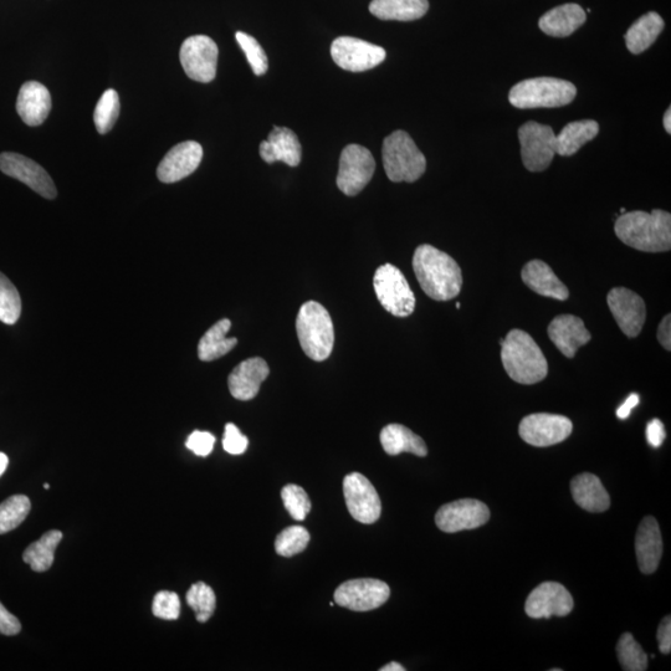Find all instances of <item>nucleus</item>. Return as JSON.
<instances>
[{
	"label": "nucleus",
	"instance_id": "nucleus-54",
	"mask_svg": "<svg viewBox=\"0 0 671 671\" xmlns=\"http://www.w3.org/2000/svg\"><path fill=\"white\" fill-rule=\"evenodd\" d=\"M621 213H622V214H623V213H626V209L622 208V209H621Z\"/></svg>",
	"mask_w": 671,
	"mask_h": 671
},
{
	"label": "nucleus",
	"instance_id": "nucleus-41",
	"mask_svg": "<svg viewBox=\"0 0 671 671\" xmlns=\"http://www.w3.org/2000/svg\"><path fill=\"white\" fill-rule=\"evenodd\" d=\"M235 39H237L240 48L243 49L245 56H247L254 74L256 76L266 74V71L269 69L268 56H266L265 51L261 48L258 40L243 32L235 34Z\"/></svg>",
	"mask_w": 671,
	"mask_h": 671
},
{
	"label": "nucleus",
	"instance_id": "nucleus-18",
	"mask_svg": "<svg viewBox=\"0 0 671 671\" xmlns=\"http://www.w3.org/2000/svg\"><path fill=\"white\" fill-rule=\"evenodd\" d=\"M573 598L565 587L557 582H545L536 587L527 597L525 612L534 619L566 617L572 612Z\"/></svg>",
	"mask_w": 671,
	"mask_h": 671
},
{
	"label": "nucleus",
	"instance_id": "nucleus-11",
	"mask_svg": "<svg viewBox=\"0 0 671 671\" xmlns=\"http://www.w3.org/2000/svg\"><path fill=\"white\" fill-rule=\"evenodd\" d=\"M573 424L558 414L536 413L521 420L519 433L532 447L546 448L560 444L570 437Z\"/></svg>",
	"mask_w": 671,
	"mask_h": 671
},
{
	"label": "nucleus",
	"instance_id": "nucleus-2",
	"mask_svg": "<svg viewBox=\"0 0 671 671\" xmlns=\"http://www.w3.org/2000/svg\"><path fill=\"white\" fill-rule=\"evenodd\" d=\"M614 232L627 247L639 252L664 253L671 249V215L662 209L623 213Z\"/></svg>",
	"mask_w": 671,
	"mask_h": 671
},
{
	"label": "nucleus",
	"instance_id": "nucleus-10",
	"mask_svg": "<svg viewBox=\"0 0 671 671\" xmlns=\"http://www.w3.org/2000/svg\"><path fill=\"white\" fill-rule=\"evenodd\" d=\"M522 162L530 172H542L550 167L556 155V135L552 127L526 122L519 128Z\"/></svg>",
	"mask_w": 671,
	"mask_h": 671
},
{
	"label": "nucleus",
	"instance_id": "nucleus-31",
	"mask_svg": "<svg viewBox=\"0 0 671 671\" xmlns=\"http://www.w3.org/2000/svg\"><path fill=\"white\" fill-rule=\"evenodd\" d=\"M663 29L664 20L658 13L644 14L629 28L626 34L628 50L634 55L644 53L658 39Z\"/></svg>",
	"mask_w": 671,
	"mask_h": 671
},
{
	"label": "nucleus",
	"instance_id": "nucleus-24",
	"mask_svg": "<svg viewBox=\"0 0 671 671\" xmlns=\"http://www.w3.org/2000/svg\"><path fill=\"white\" fill-rule=\"evenodd\" d=\"M53 107L48 89L38 81H28L20 87L17 111L25 125H43Z\"/></svg>",
	"mask_w": 671,
	"mask_h": 671
},
{
	"label": "nucleus",
	"instance_id": "nucleus-39",
	"mask_svg": "<svg viewBox=\"0 0 671 671\" xmlns=\"http://www.w3.org/2000/svg\"><path fill=\"white\" fill-rule=\"evenodd\" d=\"M310 542L309 531L302 526H290L281 531L275 540V551L283 557H293L306 550Z\"/></svg>",
	"mask_w": 671,
	"mask_h": 671
},
{
	"label": "nucleus",
	"instance_id": "nucleus-20",
	"mask_svg": "<svg viewBox=\"0 0 671 671\" xmlns=\"http://www.w3.org/2000/svg\"><path fill=\"white\" fill-rule=\"evenodd\" d=\"M270 375L268 363L263 358L253 357L239 363L230 373V394L238 401H250L258 396L261 383Z\"/></svg>",
	"mask_w": 671,
	"mask_h": 671
},
{
	"label": "nucleus",
	"instance_id": "nucleus-14",
	"mask_svg": "<svg viewBox=\"0 0 671 671\" xmlns=\"http://www.w3.org/2000/svg\"><path fill=\"white\" fill-rule=\"evenodd\" d=\"M331 56L336 65L351 73L376 68L386 59V50L365 40L341 37L331 45Z\"/></svg>",
	"mask_w": 671,
	"mask_h": 671
},
{
	"label": "nucleus",
	"instance_id": "nucleus-40",
	"mask_svg": "<svg viewBox=\"0 0 671 671\" xmlns=\"http://www.w3.org/2000/svg\"><path fill=\"white\" fill-rule=\"evenodd\" d=\"M281 499L284 501L286 510L296 521H304L311 511V501L306 491L294 484L286 485L281 490Z\"/></svg>",
	"mask_w": 671,
	"mask_h": 671
},
{
	"label": "nucleus",
	"instance_id": "nucleus-50",
	"mask_svg": "<svg viewBox=\"0 0 671 671\" xmlns=\"http://www.w3.org/2000/svg\"><path fill=\"white\" fill-rule=\"evenodd\" d=\"M9 464V459L7 455L4 453H0V476H2L5 473V470H7Z\"/></svg>",
	"mask_w": 671,
	"mask_h": 671
},
{
	"label": "nucleus",
	"instance_id": "nucleus-8",
	"mask_svg": "<svg viewBox=\"0 0 671 671\" xmlns=\"http://www.w3.org/2000/svg\"><path fill=\"white\" fill-rule=\"evenodd\" d=\"M376 162L370 150L360 145L343 148L338 168L337 187L348 197H355L371 182Z\"/></svg>",
	"mask_w": 671,
	"mask_h": 671
},
{
	"label": "nucleus",
	"instance_id": "nucleus-4",
	"mask_svg": "<svg viewBox=\"0 0 671 671\" xmlns=\"http://www.w3.org/2000/svg\"><path fill=\"white\" fill-rule=\"evenodd\" d=\"M296 332L302 351L311 360L322 362L331 356L335 345L334 322L319 302L307 301L301 306Z\"/></svg>",
	"mask_w": 671,
	"mask_h": 671
},
{
	"label": "nucleus",
	"instance_id": "nucleus-51",
	"mask_svg": "<svg viewBox=\"0 0 671 671\" xmlns=\"http://www.w3.org/2000/svg\"><path fill=\"white\" fill-rule=\"evenodd\" d=\"M381 671H404L406 668H403L401 664L398 663H389L386 667L379 669Z\"/></svg>",
	"mask_w": 671,
	"mask_h": 671
},
{
	"label": "nucleus",
	"instance_id": "nucleus-55",
	"mask_svg": "<svg viewBox=\"0 0 671 671\" xmlns=\"http://www.w3.org/2000/svg\"><path fill=\"white\" fill-rule=\"evenodd\" d=\"M460 306H462V305H460L459 302H458V304H457V309L458 310L460 309Z\"/></svg>",
	"mask_w": 671,
	"mask_h": 671
},
{
	"label": "nucleus",
	"instance_id": "nucleus-48",
	"mask_svg": "<svg viewBox=\"0 0 671 671\" xmlns=\"http://www.w3.org/2000/svg\"><path fill=\"white\" fill-rule=\"evenodd\" d=\"M658 341L665 350H671V315L668 314L664 317L662 322H660L658 329Z\"/></svg>",
	"mask_w": 671,
	"mask_h": 671
},
{
	"label": "nucleus",
	"instance_id": "nucleus-34",
	"mask_svg": "<svg viewBox=\"0 0 671 671\" xmlns=\"http://www.w3.org/2000/svg\"><path fill=\"white\" fill-rule=\"evenodd\" d=\"M30 509H32V504L24 495L10 496L0 504V535L17 529L27 519Z\"/></svg>",
	"mask_w": 671,
	"mask_h": 671
},
{
	"label": "nucleus",
	"instance_id": "nucleus-21",
	"mask_svg": "<svg viewBox=\"0 0 671 671\" xmlns=\"http://www.w3.org/2000/svg\"><path fill=\"white\" fill-rule=\"evenodd\" d=\"M548 337L555 343L563 356L573 358L582 346L591 341V334L585 322L573 315H560L551 321L547 329Z\"/></svg>",
	"mask_w": 671,
	"mask_h": 671
},
{
	"label": "nucleus",
	"instance_id": "nucleus-1",
	"mask_svg": "<svg viewBox=\"0 0 671 671\" xmlns=\"http://www.w3.org/2000/svg\"><path fill=\"white\" fill-rule=\"evenodd\" d=\"M413 270L420 288L430 299L449 301L462 291V269L452 256L429 244L420 245L413 256Z\"/></svg>",
	"mask_w": 671,
	"mask_h": 671
},
{
	"label": "nucleus",
	"instance_id": "nucleus-22",
	"mask_svg": "<svg viewBox=\"0 0 671 671\" xmlns=\"http://www.w3.org/2000/svg\"><path fill=\"white\" fill-rule=\"evenodd\" d=\"M635 553L640 571L652 575L658 570L663 556L662 532L653 516L644 517L635 536Z\"/></svg>",
	"mask_w": 671,
	"mask_h": 671
},
{
	"label": "nucleus",
	"instance_id": "nucleus-29",
	"mask_svg": "<svg viewBox=\"0 0 671 671\" xmlns=\"http://www.w3.org/2000/svg\"><path fill=\"white\" fill-rule=\"evenodd\" d=\"M428 9V0H372L370 4V12L376 18L398 22L420 19Z\"/></svg>",
	"mask_w": 671,
	"mask_h": 671
},
{
	"label": "nucleus",
	"instance_id": "nucleus-6",
	"mask_svg": "<svg viewBox=\"0 0 671 671\" xmlns=\"http://www.w3.org/2000/svg\"><path fill=\"white\" fill-rule=\"evenodd\" d=\"M576 95V86L570 81L536 78L521 81L512 87L509 101L517 109H553L571 104Z\"/></svg>",
	"mask_w": 671,
	"mask_h": 671
},
{
	"label": "nucleus",
	"instance_id": "nucleus-25",
	"mask_svg": "<svg viewBox=\"0 0 671 671\" xmlns=\"http://www.w3.org/2000/svg\"><path fill=\"white\" fill-rule=\"evenodd\" d=\"M521 276L527 288L536 294L560 301H566L570 297L567 286L544 261H530L522 269Z\"/></svg>",
	"mask_w": 671,
	"mask_h": 671
},
{
	"label": "nucleus",
	"instance_id": "nucleus-46",
	"mask_svg": "<svg viewBox=\"0 0 671 671\" xmlns=\"http://www.w3.org/2000/svg\"><path fill=\"white\" fill-rule=\"evenodd\" d=\"M647 440L653 448H659L660 445L664 443L665 438H667V433H665V428L662 420L657 418L650 420L647 425Z\"/></svg>",
	"mask_w": 671,
	"mask_h": 671
},
{
	"label": "nucleus",
	"instance_id": "nucleus-7",
	"mask_svg": "<svg viewBox=\"0 0 671 671\" xmlns=\"http://www.w3.org/2000/svg\"><path fill=\"white\" fill-rule=\"evenodd\" d=\"M377 299L383 309L396 317L411 316L416 310V295L406 276L392 264L379 266L373 278Z\"/></svg>",
	"mask_w": 671,
	"mask_h": 671
},
{
	"label": "nucleus",
	"instance_id": "nucleus-12",
	"mask_svg": "<svg viewBox=\"0 0 671 671\" xmlns=\"http://www.w3.org/2000/svg\"><path fill=\"white\" fill-rule=\"evenodd\" d=\"M391 596L386 582L375 578H361L342 583L335 592L338 606L355 612H368L382 607Z\"/></svg>",
	"mask_w": 671,
	"mask_h": 671
},
{
	"label": "nucleus",
	"instance_id": "nucleus-13",
	"mask_svg": "<svg viewBox=\"0 0 671 671\" xmlns=\"http://www.w3.org/2000/svg\"><path fill=\"white\" fill-rule=\"evenodd\" d=\"M343 494L351 516L361 524L372 525L381 517L382 504L375 486L360 473L347 475Z\"/></svg>",
	"mask_w": 671,
	"mask_h": 671
},
{
	"label": "nucleus",
	"instance_id": "nucleus-52",
	"mask_svg": "<svg viewBox=\"0 0 671 671\" xmlns=\"http://www.w3.org/2000/svg\"><path fill=\"white\" fill-rule=\"evenodd\" d=\"M664 128L667 130L668 133H671V111L670 107L667 112H665L664 115Z\"/></svg>",
	"mask_w": 671,
	"mask_h": 671
},
{
	"label": "nucleus",
	"instance_id": "nucleus-35",
	"mask_svg": "<svg viewBox=\"0 0 671 671\" xmlns=\"http://www.w3.org/2000/svg\"><path fill=\"white\" fill-rule=\"evenodd\" d=\"M120 109L119 94L114 89L106 90L97 102L94 112L96 130L100 135H105L112 130L117 119H119Z\"/></svg>",
	"mask_w": 671,
	"mask_h": 671
},
{
	"label": "nucleus",
	"instance_id": "nucleus-42",
	"mask_svg": "<svg viewBox=\"0 0 671 671\" xmlns=\"http://www.w3.org/2000/svg\"><path fill=\"white\" fill-rule=\"evenodd\" d=\"M152 612L157 618L176 621L181 614V601H179L178 594L169 591L158 592L153 599Z\"/></svg>",
	"mask_w": 671,
	"mask_h": 671
},
{
	"label": "nucleus",
	"instance_id": "nucleus-9",
	"mask_svg": "<svg viewBox=\"0 0 671 671\" xmlns=\"http://www.w3.org/2000/svg\"><path fill=\"white\" fill-rule=\"evenodd\" d=\"M218 55V46L212 38L193 35L184 40L179 59L189 79L208 84L217 75Z\"/></svg>",
	"mask_w": 671,
	"mask_h": 671
},
{
	"label": "nucleus",
	"instance_id": "nucleus-45",
	"mask_svg": "<svg viewBox=\"0 0 671 671\" xmlns=\"http://www.w3.org/2000/svg\"><path fill=\"white\" fill-rule=\"evenodd\" d=\"M22 630V624L18 618L7 611V608L0 603V634L15 635Z\"/></svg>",
	"mask_w": 671,
	"mask_h": 671
},
{
	"label": "nucleus",
	"instance_id": "nucleus-27",
	"mask_svg": "<svg viewBox=\"0 0 671 671\" xmlns=\"http://www.w3.org/2000/svg\"><path fill=\"white\" fill-rule=\"evenodd\" d=\"M571 491L575 503L589 512H604L611 506V498L596 475L585 473L573 478Z\"/></svg>",
	"mask_w": 671,
	"mask_h": 671
},
{
	"label": "nucleus",
	"instance_id": "nucleus-26",
	"mask_svg": "<svg viewBox=\"0 0 671 671\" xmlns=\"http://www.w3.org/2000/svg\"><path fill=\"white\" fill-rule=\"evenodd\" d=\"M587 14L578 4H563L542 15L539 25L550 37L567 38L585 24Z\"/></svg>",
	"mask_w": 671,
	"mask_h": 671
},
{
	"label": "nucleus",
	"instance_id": "nucleus-49",
	"mask_svg": "<svg viewBox=\"0 0 671 671\" xmlns=\"http://www.w3.org/2000/svg\"><path fill=\"white\" fill-rule=\"evenodd\" d=\"M638 404H639L638 394L637 393L630 394V396L626 399V402H624L622 406L618 408L617 417L619 419H627L630 416V413H632L633 409L638 406Z\"/></svg>",
	"mask_w": 671,
	"mask_h": 671
},
{
	"label": "nucleus",
	"instance_id": "nucleus-3",
	"mask_svg": "<svg viewBox=\"0 0 671 671\" xmlns=\"http://www.w3.org/2000/svg\"><path fill=\"white\" fill-rule=\"evenodd\" d=\"M501 361L512 381L520 384H536L548 375V363L544 352L527 332L511 330L501 340Z\"/></svg>",
	"mask_w": 671,
	"mask_h": 671
},
{
	"label": "nucleus",
	"instance_id": "nucleus-47",
	"mask_svg": "<svg viewBox=\"0 0 671 671\" xmlns=\"http://www.w3.org/2000/svg\"><path fill=\"white\" fill-rule=\"evenodd\" d=\"M658 643L659 650L662 654H670L671 652V619L670 616H667L660 623L658 629Z\"/></svg>",
	"mask_w": 671,
	"mask_h": 671
},
{
	"label": "nucleus",
	"instance_id": "nucleus-32",
	"mask_svg": "<svg viewBox=\"0 0 671 671\" xmlns=\"http://www.w3.org/2000/svg\"><path fill=\"white\" fill-rule=\"evenodd\" d=\"M599 125L593 120L571 122L556 136V155L570 157L596 138Z\"/></svg>",
	"mask_w": 671,
	"mask_h": 671
},
{
	"label": "nucleus",
	"instance_id": "nucleus-53",
	"mask_svg": "<svg viewBox=\"0 0 671 671\" xmlns=\"http://www.w3.org/2000/svg\"><path fill=\"white\" fill-rule=\"evenodd\" d=\"M44 488H45L46 490H49V489H50V485H49V484H45V485H44Z\"/></svg>",
	"mask_w": 671,
	"mask_h": 671
},
{
	"label": "nucleus",
	"instance_id": "nucleus-5",
	"mask_svg": "<svg viewBox=\"0 0 671 671\" xmlns=\"http://www.w3.org/2000/svg\"><path fill=\"white\" fill-rule=\"evenodd\" d=\"M382 157L384 171L392 182H416L427 169L422 151L404 131L393 132L384 140Z\"/></svg>",
	"mask_w": 671,
	"mask_h": 671
},
{
	"label": "nucleus",
	"instance_id": "nucleus-17",
	"mask_svg": "<svg viewBox=\"0 0 671 671\" xmlns=\"http://www.w3.org/2000/svg\"><path fill=\"white\" fill-rule=\"evenodd\" d=\"M607 302L623 334L629 338L639 336L647 320V306L642 297L627 288H614L609 291Z\"/></svg>",
	"mask_w": 671,
	"mask_h": 671
},
{
	"label": "nucleus",
	"instance_id": "nucleus-15",
	"mask_svg": "<svg viewBox=\"0 0 671 671\" xmlns=\"http://www.w3.org/2000/svg\"><path fill=\"white\" fill-rule=\"evenodd\" d=\"M0 171L5 176L17 179L25 186L46 199H55L58 196L53 179L37 162L19 153L4 152L0 155Z\"/></svg>",
	"mask_w": 671,
	"mask_h": 671
},
{
	"label": "nucleus",
	"instance_id": "nucleus-16",
	"mask_svg": "<svg viewBox=\"0 0 671 671\" xmlns=\"http://www.w3.org/2000/svg\"><path fill=\"white\" fill-rule=\"evenodd\" d=\"M489 520V507L474 499H463L444 505L435 515V524L447 534L478 529Z\"/></svg>",
	"mask_w": 671,
	"mask_h": 671
},
{
	"label": "nucleus",
	"instance_id": "nucleus-36",
	"mask_svg": "<svg viewBox=\"0 0 671 671\" xmlns=\"http://www.w3.org/2000/svg\"><path fill=\"white\" fill-rule=\"evenodd\" d=\"M617 655L623 670L644 671L648 669L647 654L630 633H624L619 639Z\"/></svg>",
	"mask_w": 671,
	"mask_h": 671
},
{
	"label": "nucleus",
	"instance_id": "nucleus-23",
	"mask_svg": "<svg viewBox=\"0 0 671 671\" xmlns=\"http://www.w3.org/2000/svg\"><path fill=\"white\" fill-rule=\"evenodd\" d=\"M260 156L269 165L284 162L290 167H297L302 157L301 143L290 128L275 126L268 140L261 142Z\"/></svg>",
	"mask_w": 671,
	"mask_h": 671
},
{
	"label": "nucleus",
	"instance_id": "nucleus-33",
	"mask_svg": "<svg viewBox=\"0 0 671 671\" xmlns=\"http://www.w3.org/2000/svg\"><path fill=\"white\" fill-rule=\"evenodd\" d=\"M63 540V532L51 530L30 545L23 553V560L35 572H45L53 566L56 547Z\"/></svg>",
	"mask_w": 671,
	"mask_h": 671
},
{
	"label": "nucleus",
	"instance_id": "nucleus-19",
	"mask_svg": "<svg viewBox=\"0 0 671 671\" xmlns=\"http://www.w3.org/2000/svg\"><path fill=\"white\" fill-rule=\"evenodd\" d=\"M203 148L198 142L187 141L174 146L157 168V177L163 183H176L191 176L201 165Z\"/></svg>",
	"mask_w": 671,
	"mask_h": 671
},
{
	"label": "nucleus",
	"instance_id": "nucleus-43",
	"mask_svg": "<svg viewBox=\"0 0 671 671\" xmlns=\"http://www.w3.org/2000/svg\"><path fill=\"white\" fill-rule=\"evenodd\" d=\"M249 440L240 432L237 425L228 423L225 425L223 448L225 452L232 455H240L247 452Z\"/></svg>",
	"mask_w": 671,
	"mask_h": 671
},
{
	"label": "nucleus",
	"instance_id": "nucleus-38",
	"mask_svg": "<svg viewBox=\"0 0 671 671\" xmlns=\"http://www.w3.org/2000/svg\"><path fill=\"white\" fill-rule=\"evenodd\" d=\"M188 606L196 612L197 621L206 623L213 616L217 598L212 588L204 582H198L187 592Z\"/></svg>",
	"mask_w": 671,
	"mask_h": 671
},
{
	"label": "nucleus",
	"instance_id": "nucleus-44",
	"mask_svg": "<svg viewBox=\"0 0 671 671\" xmlns=\"http://www.w3.org/2000/svg\"><path fill=\"white\" fill-rule=\"evenodd\" d=\"M215 437L212 433L196 430L189 435L186 447L198 457H208L213 452Z\"/></svg>",
	"mask_w": 671,
	"mask_h": 671
},
{
	"label": "nucleus",
	"instance_id": "nucleus-28",
	"mask_svg": "<svg viewBox=\"0 0 671 671\" xmlns=\"http://www.w3.org/2000/svg\"><path fill=\"white\" fill-rule=\"evenodd\" d=\"M381 444L384 452L392 457L402 453H412L423 458L428 455L424 440L402 424H389L381 432Z\"/></svg>",
	"mask_w": 671,
	"mask_h": 671
},
{
	"label": "nucleus",
	"instance_id": "nucleus-37",
	"mask_svg": "<svg viewBox=\"0 0 671 671\" xmlns=\"http://www.w3.org/2000/svg\"><path fill=\"white\" fill-rule=\"evenodd\" d=\"M22 315V299L19 291L7 276L0 273V321L14 325Z\"/></svg>",
	"mask_w": 671,
	"mask_h": 671
},
{
	"label": "nucleus",
	"instance_id": "nucleus-30",
	"mask_svg": "<svg viewBox=\"0 0 671 671\" xmlns=\"http://www.w3.org/2000/svg\"><path fill=\"white\" fill-rule=\"evenodd\" d=\"M232 327V322L228 319H223L217 324L210 327L199 341L198 357L204 362H212L218 358L227 355L238 345V340L235 337L228 338V332Z\"/></svg>",
	"mask_w": 671,
	"mask_h": 671
}]
</instances>
